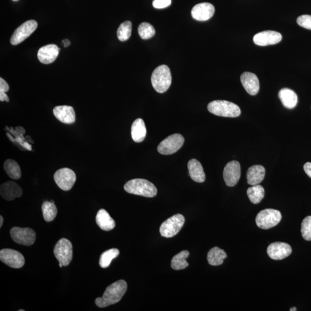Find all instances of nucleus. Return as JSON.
Returning <instances> with one entry per match:
<instances>
[{
	"instance_id": "obj_1",
	"label": "nucleus",
	"mask_w": 311,
	"mask_h": 311,
	"mask_svg": "<svg viewBox=\"0 0 311 311\" xmlns=\"http://www.w3.org/2000/svg\"><path fill=\"white\" fill-rule=\"evenodd\" d=\"M127 289L128 285L125 281H116L106 288L102 298H98L95 300L96 306L100 308H105L120 302Z\"/></svg>"
},
{
	"instance_id": "obj_2",
	"label": "nucleus",
	"mask_w": 311,
	"mask_h": 311,
	"mask_svg": "<svg viewBox=\"0 0 311 311\" xmlns=\"http://www.w3.org/2000/svg\"><path fill=\"white\" fill-rule=\"evenodd\" d=\"M124 189L129 194L153 198L157 194V190L151 181L144 179H134L125 184Z\"/></svg>"
},
{
	"instance_id": "obj_3",
	"label": "nucleus",
	"mask_w": 311,
	"mask_h": 311,
	"mask_svg": "<svg viewBox=\"0 0 311 311\" xmlns=\"http://www.w3.org/2000/svg\"><path fill=\"white\" fill-rule=\"evenodd\" d=\"M151 82L155 90L158 93H164L167 91L172 83V76L169 67L162 65L156 68L152 75Z\"/></svg>"
},
{
	"instance_id": "obj_4",
	"label": "nucleus",
	"mask_w": 311,
	"mask_h": 311,
	"mask_svg": "<svg viewBox=\"0 0 311 311\" xmlns=\"http://www.w3.org/2000/svg\"><path fill=\"white\" fill-rule=\"evenodd\" d=\"M209 112L215 116L235 118L241 114V110L236 104L227 101H214L207 106Z\"/></svg>"
},
{
	"instance_id": "obj_5",
	"label": "nucleus",
	"mask_w": 311,
	"mask_h": 311,
	"mask_svg": "<svg viewBox=\"0 0 311 311\" xmlns=\"http://www.w3.org/2000/svg\"><path fill=\"white\" fill-rule=\"evenodd\" d=\"M282 215L279 210L266 209L259 212L256 217V224L259 228L269 229L279 224Z\"/></svg>"
},
{
	"instance_id": "obj_6",
	"label": "nucleus",
	"mask_w": 311,
	"mask_h": 311,
	"mask_svg": "<svg viewBox=\"0 0 311 311\" xmlns=\"http://www.w3.org/2000/svg\"><path fill=\"white\" fill-rule=\"evenodd\" d=\"M184 217L177 214L165 220L160 226V233L164 238H172L179 232L184 224Z\"/></svg>"
},
{
	"instance_id": "obj_7",
	"label": "nucleus",
	"mask_w": 311,
	"mask_h": 311,
	"mask_svg": "<svg viewBox=\"0 0 311 311\" xmlns=\"http://www.w3.org/2000/svg\"><path fill=\"white\" fill-rule=\"evenodd\" d=\"M54 254L59 263L63 266L69 265L73 258V246L69 240L62 238L55 244Z\"/></svg>"
},
{
	"instance_id": "obj_8",
	"label": "nucleus",
	"mask_w": 311,
	"mask_h": 311,
	"mask_svg": "<svg viewBox=\"0 0 311 311\" xmlns=\"http://www.w3.org/2000/svg\"><path fill=\"white\" fill-rule=\"evenodd\" d=\"M184 139L180 134H174L168 137L159 144L157 151L161 155H172L183 146Z\"/></svg>"
},
{
	"instance_id": "obj_9",
	"label": "nucleus",
	"mask_w": 311,
	"mask_h": 311,
	"mask_svg": "<svg viewBox=\"0 0 311 311\" xmlns=\"http://www.w3.org/2000/svg\"><path fill=\"white\" fill-rule=\"evenodd\" d=\"M10 233L13 241L21 245L29 246L35 242L36 233L31 228L13 227L11 229Z\"/></svg>"
},
{
	"instance_id": "obj_10",
	"label": "nucleus",
	"mask_w": 311,
	"mask_h": 311,
	"mask_svg": "<svg viewBox=\"0 0 311 311\" xmlns=\"http://www.w3.org/2000/svg\"><path fill=\"white\" fill-rule=\"evenodd\" d=\"M54 179L57 186L64 191L72 189L76 180V175L73 171L68 168L58 169L54 173Z\"/></svg>"
},
{
	"instance_id": "obj_11",
	"label": "nucleus",
	"mask_w": 311,
	"mask_h": 311,
	"mask_svg": "<svg viewBox=\"0 0 311 311\" xmlns=\"http://www.w3.org/2000/svg\"><path fill=\"white\" fill-rule=\"evenodd\" d=\"M38 27V23L35 20H30L24 22L18 27L11 36L10 43L13 45H17L30 36Z\"/></svg>"
},
{
	"instance_id": "obj_12",
	"label": "nucleus",
	"mask_w": 311,
	"mask_h": 311,
	"mask_svg": "<svg viewBox=\"0 0 311 311\" xmlns=\"http://www.w3.org/2000/svg\"><path fill=\"white\" fill-rule=\"evenodd\" d=\"M0 260L3 264L13 269H20L25 264L23 255L17 251L9 249L0 251Z\"/></svg>"
},
{
	"instance_id": "obj_13",
	"label": "nucleus",
	"mask_w": 311,
	"mask_h": 311,
	"mask_svg": "<svg viewBox=\"0 0 311 311\" xmlns=\"http://www.w3.org/2000/svg\"><path fill=\"white\" fill-rule=\"evenodd\" d=\"M241 175V168L238 161H232L225 165L223 177L225 184L228 186L233 187L238 183Z\"/></svg>"
},
{
	"instance_id": "obj_14",
	"label": "nucleus",
	"mask_w": 311,
	"mask_h": 311,
	"mask_svg": "<svg viewBox=\"0 0 311 311\" xmlns=\"http://www.w3.org/2000/svg\"><path fill=\"white\" fill-rule=\"evenodd\" d=\"M292 251L290 244L283 242L270 244L267 249L269 257L274 260H282L290 256Z\"/></svg>"
},
{
	"instance_id": "obj_15",
	"label": "nucleus",
	"mask_w": 311,
	"mask_h": 311,
	"mask_svg": "<svg viewBox=\"0 0 311 311\" xmlns=\"http://www.w3.org/2000/svg\"><path fill=\"white\" fill-rule=\"evenodd\" d=\"M282 40L280 33L274 31H265L258 33L253 40L258 46H266L279 43Z\"/></svg>"
},
{
	"instance_id": "obj_16",
	"label": "nucleus",
	"mask_w": 311,
	"mask_h": 311,
	"mask_svg": "<svg viewBox=\"0 0 311 311\" xmlns=\"http://www.w3.org/2000/svg\"><path fill=\"white\" fill-rule=\"evenodd\" d=\"M215 9L212 4L208 2L198 3L191 10V16L198 21H206L213 16Z\"/></svg>"
},
{
	"instance_id": "obj_17",
	"label": "nucleus",
	"mask_w": 311,
	"mask_h": 311,
	"mask_svg": "<svg viewBox=\"0 0 311 311\" xmlns=\"http://www.w3.org/2000/svg\"><path fill=\"white\" fill-rule=\"evenodd\" d=\"M23 194L21 188L12 181H6L1 185L0 194L6 201H12L16 198H19Z\"/></svg>"
},
{
	"instance_id": "obj_18",
	"label": "nucleus",
	"mask_w": 311,
	"mask_h": 311,
	"mask_svg": "<svg viewBox=\"0 0 311 311\" xmlns=\"http://www.w3.org/2000/svg\"><path fill=\"white\" fill-rule=\"evenodd\" d=\"M60 49L54 44H48L38 50V58L44 64H49L53 62L58 56Z\"/></svg>"
},
{
	"instance_id": "obj_19",
	"label": "nucleus",
	"mask_w": 311,
	"mask_h": 311,
	"mask_svg": "<svg viewBox=\"0 0 311 311\" xmlns=\"http://www.w3.org/2000/svg\"><path fill=\"white\" fill-rule=\"evenodd\" d=\"M53 114L58 120L65 124H72L76 121L75 110L71 106L55 107L53 109Z\"/></svg>"
},
{
	"instance_id": "obj_20",
	"label": "nucleus",
	"mask_w": 311,
	"mask_h": 311,
	"mask_svg": "<svg viewBox=\"0 0 311 311\" xmlns=\"http://www.w3.org/2000/svg\"><path fill=\"white\" fill-rule=\"evenodd\" d=\"M240 80L247 93L252 96L256 95L259 91V81L255 74L244 72L240 77Z\"/></svg>"
},
{
	"instance_id": "obj_21",
	"label": "nucleus",
	"mask_w": 311,
	"mask_h": 311,
	"mask_svg": "<svg viewBox=\"0 0 311 311\" xmlns=\"http://www.w3.org/2000/svg\"><path fill=\"white\" fill-rule=\"evenodd\" d=\"M188 169L191 178L197 183H202L206 176L202 165L196 159H191L188 162Z\"/></svg>"
},
{
	"instance_id": "obj_22",
	"label": "nucleus",
	"mask_w": 311,
	"mask_h": 311,
	"mask_svg": "<svg viewBox=\"0 0 311 311\" xmlns=\"http://www.w3.org/2000/svg\"><path fill=\"white\" fill-rule=\"evenodd\" d=\"M265 168L260 165L251 166L247 172V183L252 186L261 183L264 179Z\"/></svg>"
},
{
	"instance_id": "obj_23",
	"label": "nucleus",
	"mask_w": 311,
	"mask_h": 311,
	"mask_svg": "<svg viewBox=\"0 0 311 311\" xmlns=\"http://www.w3.org/2000/svg\"><path fill=\"white\" fill-rule=\"evenodd\" d=\"M96 222L100 228L103 231H112L116 227L115 221L105 209H102L98 211L96 214Z\"/></svg>"
},
{
	"instance_id": "obj_24",
	"label": "nucleus",
	"mask_w": 311,
	"mask_h": 311,
	"mask_svg": "<svg viewBox=\"0 0 311 311\" xmlns=\"http://www.w3.org/2000/svg\"><path fill=\"white\" fill-rule=\"evenodd\" d=\"M279 97L283 105L288 109H292L297 105L298 98L295 92L289 88H283L280 91Z\"/></svg>"
},
{
	"instance_id": "obj_25",
	"label": "nucleus",
	"mask_w": 311,
	"mask_h": 311,
	"mask_svg": "<svg viewBox=\"0 0 311 311\" xmlns=\"http://www.w3.org/2000/svg\"><path fill=\"white\" fill-rule=\"evenodd\" d=\"M133 141L136 143L143 142L147 136V129L144 121L138 118L133 122L131 128Z\"/></svg>"
},
{
	"instance_id": "obj_26",
	"label": "nucleus",
	"mask_w": 311,
	"mask_h": 311,
	"mask_svg": "<svg viewBox=\"0 0 311 311\" xmlns=\"http://www.w3.org/2000/svg\"><path fill=\"white\" fill-rule=\"evenodd\" d=\"M227 255L223 250L215 247L211 249L207 254V261L212 266H219L223 264Z\"/></svg>"
},
{
	"instance_id": "obj_27",
	"label": "nucleus",
	"mask_w": 311,
	"mask_h": 311,
	"mask_svg": "<svg viewBox=\"0 0 311 311\" xmlns=\"http://www.w3.org/2000/svg\"><path fill=\"white\" fill-rule=\"evenodd\" d=\"M3 168L5 171L11 179L17 180L20 179L21 176V169L17 162L12 159H8L4 164Z\"/></svg>"
},
{
	"instance_id": "obj_28",
	"label": "nucleus",
	"mask_w": 311,
	"mask_h": 311,
	"mask_svg": "<svg viewBox=\"0 0 311 311\" xmlns=\"http://www.w3.org/2000/svg\"><path fill=\"white\" fill-rule=\"evenodd\" d=\"M247 193L250 201L254 204H258L264 198L265 189L261 185H254L248 188Z\"/></svg>"
},
{
	"instance_id": "obj_29",
	"label": "nucleus",
	"mask_w": 311,
	"mask_h": 311,
	"mask_svg": "<svg viewBox=\"0 0 311 311\" xmlns=\"http://www.w3.org/2000/svg\"><path fill=\"white\" fill-rule=\"evenodd\" d=\"M190 253L187 250L181 251L172 258L171 268L173 270H179L186 268L188 266L186 259L189 256Z\"/></svg>"
},
{
	"instance_id": "obj_30",
	"label": "nucleus",
	"mask_w": 311,
	"mask_h": 311,
	"mask_svg": "<svg viewBox=\"0 0 311 311\" xmlns=\"http://www.w3.org/2000/svg\"><path fill=\"white\" fill-rule=\"evenodd\" d=\"M43 216L46 222H51L55 219L57 214V209L53 201L44 202L42 206Z\"/></svg>"
},
{
	"instance_id": "obj_31",
	"label": "nucleus",
	"mask_w": 311,
	"mask_h": 311,
	"mask_svg": "<svg viewBox=\"0 0 311 311\" xmlns=\"http://www.w3.org/2000/svg\"><path fill=\"white\" fill-rule=\"evenodd\" d=\"M119 255L120 251L117 249H112L104 252L100 257V266L103 269L109 268L113 259Z\"/></svg>"
},
{
	"instance_id": "obj_32",
	"label": "nucleus",
	"mask_w": 311,
	"mask_h": 311,
	"mask_svg": "<svg viewBox=\"0 0 311 311\" xmlns=\"http://www.w3.org/2000/svg\"><path fill=\"white\" fill-rule=\"evenodd\" d=\"M132 24L130 21L122 23L117 30V37L120 41L128 40L132 35Z\"/></svg>"
},
{
	"instance_id": "obj_33",
	"label": "nucleus",
	"mask_w": 311,
	"mask_h": 311,
	"mask_svg": "<svg viewBox=\"0 0 311 311\" xmlns=\"http://www.w3.org/2000/svg\"><path fill=\"white\" fill-rule=\"evenodd\" d=\"M138 32L143 39H148L155 35V29L151 24L144 22L139 25Z\"/></svg>"
},
{
	"instance_id": "obj_34",
	"label": "nucleus",
	"mask_w": 311,
	"mask_h": 311,
	"mask_svg": "<svg viewBox=\"0 0 311 311\" xmlns=\"http://www.w3.org/2000/svg\"><path fill=\"white\" fill-rule=\"evenodd\" d=\"M301 232L307 241L311 240V216H307L302 221Z\"/></svg>"
},
{
	"instance_id": "obj_35",
	"label": "nucleus",
	"mask_w": 311,
	"mask_h": 311,
	"mask_svg": "<svg viewBox=\"0 0 311 311\" xmlns=\"http://www.w3.org/2000/svg\"><path fill=\"white\" fill-rule=\"evenodd\" d=\"M297 23L303 28L311 29V16L305 14L299 16L297 19Z\"/></svg>"
},
{
	"instance_id": "obj_36",
	"label": "nucleus",
	"mask_w": 311,
	"mask_h": 311,
	"mask_svg": "<svg viewBox=\"0 0 311 311\" xmlns=\"http://www.w3.org/2000/svg\"><path fill=\"white\" fill-rule=\"evenodd\" d=\"M171 0H154L153 6L156 9H162L166 8L171 5Z\"/></svg>"
},
{
	"instance_id": "obj_37",
	"label": "nucleus",
	"mask_w": 311,
	"mask_h": 311,
	"mask_svg": "<svg viewBox=\"0 0 311 311\" xmlns=\"http://www.w3.org/2000/svg\"><path fill=\"white\" fill-rule=\"evenodd\" d=\"M9 90V87L8 83L6 82L4 79H3L2 77L0 78V92H8Z\"/></svg>"
},
{
	"instance_id": "obj_38",
	"label": "nucleus",
	"mask_w": 311,
	"mask_h": 311,
	"mask_svg": "<svg viewBox=\"0 0 311 311\" xmlns=\"http://www.w3.org/2000/svg\"><path fill=\"white\" fill-rule=\"evenodd\" d=\"M304 169H305L307 175L311 178V162H306V163L304 165Z\"/></svg>"
},
{
	"instance_id": "obj_39",
	"label": "nucleus",
	"mask_w": 311,
	"mask_h": 311,
	"mask_svg": "<svg viewBox=\"0 0 311 311\" xmlns=\"http://www.w3.org/2000/svg\"><path fill=\"white\" fill-rule=\"evenodd\" d=\"M0 101H1V102L6 101L9 102V99L6 93H4V92H0Z\"/></svg>"
},
{
	"instance_id": "obj_40",
	"label": "nucleus",
	"mask_w": 311,
	"mask_h": 311,
	"mask_svg": "<svg viewBox=\"0 0 311 311\" xmlns=\"http://www.w3.org/2000/svg\"><path fill=\"white\" fill-rule=\"evenodd\" d=\"M63 43L64 44V47H68L70 45V42L68 39H65L63 40Z\"/></svg>"
},
{
	"instance_id": "obj_41",
	"label": "nucleus",
	"mask_w": 311,
	"mask_h": 311,
	"mask_svg": "<svg viewBox=\"0 0 311 311\" xmlns=\"http://www.w3.org/2000/svg\"><path fill=\"white\" fill-rule=\"evenodd\" d=\"M3 221V217L2 216H0V228H1L2 226Z\"/></svg>"
},
{
	"instance_id": "obj_42",
	"label": "nucleus",
	"mask_w": 311,
	"mask_h": 311,
	"mask_svg": "<svg viewBox=\"0 0 311 311\" xmlns=\"http://www.w3.org/2000/svg\"><path fill=\"white\" fill-rule=\"evenodd\" d=\"M296 310H296V308H295V307H294V308H292L290 309L291 311H296Z\"/></svg>"
},
{
	"instance_id": "obj_43",
	"label": "nucleus",
	"mask_w": 311,
	"mask_h": 311,
	"mask_svg": "<svg viewBox=\"0 0 311 311\" xmlns=\"http://www.w3.org/2000/svg\"><path fill=\"white\" fill-rule=\"evenodd\" d=\"M24 311V310H18V311Z\"/></svg>"
},
{
	"instance_id": "obj_44",
	"label": "nucleus",
	"mask_w": 311,
	"mask_h": 311,
	"mask_svg": "<svg viewBox=\"0 0 311 311\" xmlns=\"http://www.w3.org/2000/svg\"><path fill=\"white\" fill-rule=\"evenodd\" d=\"M13 1H17V0H13Z\"/></svg>"
}]
</instances>
